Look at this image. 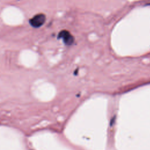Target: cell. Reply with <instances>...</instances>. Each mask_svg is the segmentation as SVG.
Returning <instances> with one entry per match:
<instances>
[{"mask_svg":"<svg viewBox=\"0 0 150 150\" xmlns=\"http://www.w3.org/2000/svg\"><path fill=\"white\" fill-rule=\"evenodd\" d=\"M1 18L5 23L11 26L18 25L23 21V15L22 11L12 6L6 7L2 11Z\"/></svg>","mask_w":150,"mask_h":150,"instance_id":"6da1fadb","label":"cell"}]
</instances>
